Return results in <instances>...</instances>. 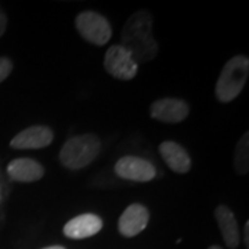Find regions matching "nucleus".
I'll use <instances>...</instances> for the list:
<instances>
[{
    "label": "nucleus",
    "instance_id": "f257e3e1",
    "mask_svg": "<svg viewBox=\"0 0 249 249\" xmlns=\"http://www.w3.org/2000/svg\"><path fill=\"white\" fill-rule=\"evenodd\" d=\"M122 47L132 55L136 64L148 62L158 53V45L152 36V17L147 10L136 11L127 19L122 31Z\"/></svg>",
    "mask_w": 249,
    "mask_h": 249
},
{
    "label": "nucleus",
    "instance_id": "f03ea898",
    "mask_svg": "<svg viewBox=\"0 0 249 249\" xmlns=\"http://www.w3.org/2000/svg\"><path fill=\"white\" fill-rule=\"evenodd\" d=\"M101 151V142L96 134H79L62 145L60 162L67 169L79 170L90 165Z\"/></svg>",
    "mask_w": 249,
    "mask_h": 249
},
{
    "label": "nucleus",
    "instance_id": "7ed1b4c3",
    "mask_svg": "<svg viewBox=\"0 0 249 249\" xmlns=\"http://www.w3.org/2000/svg\"><path fill=\"white\" fill-rule=\"evenodd\" d=\"M249 73L247 55H235L226 62L216 83V97L222 103H230L244 90Z\"/></svg>",
    "mask_w": 249,
    "mask_h": 249
},
{
    "label": "nucleus",
    "instance_id": "20e7f679",
    "mask_svg": "<svg viewBox=\"0 0 249 249\" xmlns=\"http://www.w3.org/2000/svg\"><path fill=\"white\" fill-rule=\"evenodd\" d=\"M76 29L80 36L93 45H107L112 36V29L104 16L94 11H83L75 19Z\"/></svg>",
    "mask_w": 249,
    "mask_h": 249
},
{
    "label": "nucleus",
    "instance_id": "39448f33",
    "mask_svg": "<svg viewBox=\"0 0 249 249\" xmlns=\"http://www.w3.org/2000/svg\"><path fill=\"white\" fill-rule=\"evenodd\" d=\"M104 67L116 79L130 80L137 73V64L121 45L111 46L106 53Z\"/></svg>",
    "mask_w": 249,
    "mask_h": 249
},
{
    "label": "nucleus",
    "instance_id": "423d86ee",
    "mask_svg": "<svg viewBox=\"0 0 249 249\" xmlns=\"http://www.w3.org/2000/svg\"><path fill=\"white\" fill-rule=\"evenodd\" d=\"M115 173L119 178L139 183L150 181L157 176V170L151 162L133 155H127L118 160L115 163Z\"/></svg>",
    "mask_w": 249,
    "mask_h": 249
},
{
    "label": "nucleus",
    "instance_id": "0eeeda50",
    "mask_svg": "<svg viewBox=\"0 0 249 249\" xmlns=\"http://www.w3.org/2000/svg\"><path fill=\"white\" fill-rule=\"evenodd\" d=\"M53 130L47 126L36 124L29 126L10 142L11 148L14 150H39L50 145L53 142Z\"/></svg>",
    "mask_w": 249,
    "mask_h": 249
},
{
    "label": "nucleus",
    "instance_id": "6e6552de",
    "mask_svg": "<svg viewBox=\"0 0 249 249\" xmlns=\"http://www.w3.org/2000/svg\"><path fill=\"white\" fill-rule=\"evenodd\" d=\"M151 116L166 124H178L190 114V106L181 98H160L151 104Z\"/></svg>",
    "mask_w": 249,
    "mask_h": 249
},
{
    "label": "nucleus",
    "instance_id": "1a4fd4ad",
    "mask_svg": "<svg viewBox=\"0 0 249 249\" xmlns=\"http://www.w3.org/2000/svg\"><path fill=\"white\" fill-rule=\"evenodd\" d=\"M148 220H150L148 209L142 204H132L121 214L118 222V230L124 237L132 238L140 234L147 227Z\"/></svg>",
    "mask_w": 249,
    "mask_h": 249
},
{
    "label": "nucleus",
    "instance_id": "9d476101",
    "mask_svg": "<svg viewBox=\"0 0 249 249\" xmlns=\"http://www.w3.org/2000/svg\"><path fill=\"white\" fill-rule=\"evenodd\" d=\"M103 229V220L94 213H83L64 226V234L72 240H83L96 235Z\"/></svg>",
    "mask_w": 249,
    "mask_h": 249
},
{
    "label": "nucleus",
    "instance_id": "9b49d317",
    "mask_svg": "<svg viewBox=\"0 0 249 249\" xmlns=\"http://www.w3.org/2000/svg\"><path fill=\"white\" fill-rule=\"evenodd\" d=\"M7 175L18 183H32L43 178L45 168L35 160L17 158L7 165Z\"/></svg>",
    "mask_w": 249,
    "mask_h": 249
},
{
    "label": "nucleus",
    "instance_id": "f8f14e48",
    "mask_svg": "<svg viewBox=\"0 0 249 249\" xmlns=\"http://www.w3.org/2000/svg\"><path fill=\"white\" fill-rule=\"evenodd\" d=\"M214 217L217 220L226 245L230 249L238 248L241 241L240 230H238V223L235 220V216L231 212V209L227 208L226 205H219L214 211Z\"/></svg>",
    "mask_w": 249,
    "mask_h": 249
},
{
    "label": "nucleus",
    "instance_id": "ddd939ff",
    "mask_svg": "<svg viewBox=\"0 0 249 249\" xmlns=\"http://www.w3.org/2000/svg\"><path fill=\"white\" fill-rule=\"evenodd\" d=\"M160 154L165 163L176 173H187L191 169V158L180 144L175 142H163L160 145Z\"/></svg>",
    "mask_w": 249,
    "mask_h": 249
},
{
    "label": "nucleus",
    "instance_id": "4468645a",
    "mask_svg": "<svg viewBox=\"0 0 249 249\" xmlns=\"http://www.w3.org/2000/svg\"><path fill=\"white\" fill-rule=\"evenodd\" d=\"M249 133L245 134L240 139V142L235 147V157H234V166L238 175H247L249 169Z\"/></svg>",
    "mask_w": 249,
    "mask_h": 249
},
{
    "label": "nucleus",
    "instance_id": "2eb2a0df",
    "mask_svg": "<svg viewBox=\"0 0 249 249\" xmlns=\"http://www.w3.org/2000/svg\"><path fill=\"white\" fill-rule=\"evenodd\" d=\"M13 71V61L7 57H0V83L9 78Z\"/></svg>",
    "mask_w": 249,
    "mask_h": 249
},
{
    "label": "nucleus",
    "instance_id": "dca6fc26",
    "mask_svg": "<svg viewBox=\"0 0 249 249\" xmlns=\"http://www.w3.org/2000/svg\"><path fill=\"white\" fill-rule=\"evenodd\" d=\"M6 29H7V16L0 6V37L4 35Z\"/></svg>",
    "mask_w": 249,
    "mask_h": 249
},
{
    "label": "nucleus",
    "instance_id": "f3484780",
    "mask_svg": "<svg viewBox=\"0 0 249 249\" xmlns=\"http://www.w3.org/2000/svg\"><path fill=\"white\" fill-rule=\"evenodd\" d=\"M245 244L249 247V223H245Z\"/></svg>",
    "mask_w": 249,
    "mask_h": 249
},
{
    "label": "nucleus",
    "instance_id": "a211bd4d",
    "mask_svg": "<svg viewBox=\"0 0 249 249\" xmlns=\"http://www.w3.org/2000/svg\"><path fill=\"white\" fill-rule=\"evenodd\" d=\"M42 249H65L61 245H53V247H47V248H42Z\"/></svg>",
    "mask_w": 249,
    "mask_h": 249
},
{
    "label": "nucleus",
    "instance_id": "6ab92c4d",
    "mask_svg": "<svg viewBox=\"0 0 249 249\" xmlns=\"http://www.w3.org/2000/svg\"><path fill=\"white\" fill-rule=\"evenodd\" d=\"M208 249H222L220 247H217V245H213V247H209Z\"/></svg>",
    "mask_w": 249,
    "mask_h": 249
},
{
    "label": "nucleus",
    "instance_id": "aec40b11",
    "mask_svg": "<svg viewBox=\"0 0 249 249\" xmlns=\"http://www.w3.org/2000/svg\"><path fill=\"white\" fill-rule=\"evenodd\" d=\"M0 202H1V188H0Z\"/></svg>",
    "mask_w": 249,
    "mask_h": 249
}]
</instances>
